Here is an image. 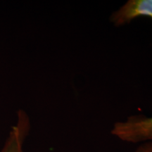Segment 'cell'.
Here are the masks:
<instances>
[{
  "instance_id": "7a4b0ae2",
  "label": "cell",
  "mask_w": 152,
  "mask_h": 152,
  "mask_svg": "<svg viewBox=\"0 0 152 152\" xmlns=\"http://www.w3.org/2000/svg\"><path fill=\"white\" fill-rule=\"evenodd\" d=\"M141 16L152 20V0H128L111 14L110 20L115 26L121 27Z\"/></svg>"
},
{
  "instance_id": "6da1fadb",
  "label": "cell",
  "mask_w": 152,
  "mask_h": 152,
  "mask_svg": "<svg viewBox=\"0 0 152 152\" xmlns=\"http://www.w3.org/2000/svg\"><path fill=\"white\" fill-rule=\"evenodd\" d=\"M111 133L118 140L128 143L151 142L152 117L130 115L125 121L114 123Z\"/></svg>"
},
{
  "instance_id": "277c9868",
  "label": "cell",
  "mask_w": 152,
  "mask_h": 152,
  "mask_svg": "<svg viewBox=\"0 0 152 152\" xmlns=\"http://www.w3.org/2000/svg\"><path fill=\"white\" fill-rule=\"evenodd\" d=\"M135 152H152V142L141 144L137 148Z\"/></svg>"
},
{
  "instance_id": "3957f363",
  "label": "cell",
  "mask_w": 152,
  "mask_h": 152,
  "mask_svg": "<svg viewBox=\"0 0 152 152\" xmlns=\"http://www.w3.org/2000/svg\"><path fill=\"white\" fill-rule=\"evenodd\" d=\"M29 130V118L23 111H20L16 124L11 128L1 152H23V146Z\"/></svg>"
}]
</instances>
